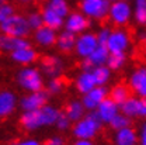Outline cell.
<instances>
[{
    "mask_svg": "<svg viewBox=\"0 0 146 145\" xmlns=\"http://www.w3.org/2000/svg\"><path fill=\"white\" fill-rule=\"evenodd\" d=\"M59 110L52 107V106H44L38 110L33 111H24V114L20 118L21 126L27 131H34L45 126H51L55 124L58 117H59Z\"/></svg>",
    "mask_w": 146,
    "mask_h": 145,
    "instance_id": "1",
    "label": "cell"
},
{
    "mask_svg": "<svg viewBox=\"0 0 146 145\" xmlns=\"http://www.w3.org/2000/svg\"><path fill=\"white\" fill-rule=\"evenodd\" d=\"M100 127H101V120L98 117V113L93 111L76 123L73 128V135L77 140H91L100 131Z\"/></svg>",
    "mask_w": 146,
    "mask_h": 145,
    "instance_id": "2",
    "label": "cell"
},
{
    "mask_svg": "<svg viewBox=\"0 0 146 145\" xmlns=\"http://www.w3.org/2000/svg\"><path fill=\"white\" fill-rule=\"evenodd\" d=\"M17 83L21 89L27 92H38L42 90L44 82L42 76L38 69L33 66H24L17 73Z\"/></svg>",
    "mask_w": 146,
    "mask_h": 145,
    "instance_id": "3",
    "label": "cell"
},
{
    "mask_svg": "<svg viewBox=\"0 0 146 145\" xmlns=\"http://www.w3.org/2000/svg\"><path fill=\"white\" fill-rule=\"evenodd\" d=\"M0 31L4 35H11V37H25L30 34L31 27L27 21V18L20 16V14H14L9 20H6L4 23L0 24Z\"/></svg>",
    "mask_w": 146,
    "mask_h": 145,
    "instance_id": "4",
    "label": "cell"
},
{
    "mask_svg": "<svg viewBox=\"0 0 146 145\" xmlns=\"http://www.w3.org/2000/svg\"><path fill=\"white\" fill-rule=\"evenodd\" d=\"M132 14H133V10L127 0H117V1L111 3V6H110L108 18L117 27L127 25L132 17Z\"/></svg>",
    "mask_w": 146,
    "mask_h": 145,
    "instance_id": "5",
    "label": "cell"
},
{
    "mask_svg": "<svg viewBox=\"0 0 146 145\" xmlns=\"http://www.w3.org/2000/svg\"><path fill=\"white\" fill-rule=\"evenodd\" d=\"M108 0H82L80 1V10L86 17L96 18V20H104L108 17L110 11Z\"/></svg>",
    "mask_w": 146,
    "mask_h": 145,
    "instance_id": "6",
    "label": "cell"
},
{
    "mask_svg": "<svg viewBox=\"0 0 146 145\" xmlns=\"http://www.w3.org/2000/svg\"><path fill=\"white\" fill-rule=\"evenodd\" d=\"M98 47V41H97V35L91 34V33H84L76 39V54L80 58H89L94 49Z\"/></svg>",
    "mask_w": 146,
    "mask_h": 145,
    "instance_id": "7",
    "label": "cell"
},
{
    "mask_svg": "<svg viewBox=\"0 0 146 145\" xmlns=\"http://www.w3.org/2000/svg\"><path fill=\"white\" fill-rule=\"evenodd\" d=\"M48 92L38 90V92H31L30 94H25L21 100H20V106L24 111H33V110H38L44 107L48 102Z\"/></svg>",
    "mask_w": 146,
    "mask_h": 145,
    "instance_id": "8",
    "label": "cell"
},
{
    "mask_svg": "<svg viewBox=\"0 0 146 145\" xmlns=\"http://www.w3.org/2000/svg\"><path fill=\"white\" fill-rule=\"evenodd\" d=\"M131 42V37L125 30L122 28H117L114 31H111V35L107 42V48L110 52H125Z\"/></svg>",
    "mask_w": 146,
    "mask_h": 145,
    "instance_id": "9",
    "label": "cell"
},
{
    "mask_svg": "<svg viewBox=\"0 0 146 145\" xmlns=\"http://www.w3.org/2000/svg\"><path fill=\"white\" fill-rule=\"evenodd\" d=\"M89 25H90V21L83 13H70L65 20L66 31H70L73 34L83 33L84 30L89 28Z\"/></svg>",
    "mask_w": 146,
    "mask_h": 145,
    "instance_id": "10",
    "label": "cell"
},
{
    "mask_svg": "<svg viewBox=\"0 0 146 145\" xmlns=\"http://www.w3.org/2000/svg\"><path fill=\"white\" fill-rule=\"evenodd\" d=\"M129 88L139 97L146 99V68H138L131 75Z\"/></svg>",
    "mask_w": 146,
    "mask_h": 145,
    "instance_id": "11",
    "label": "cell"
},
{
    "mask_svg": "<svg viewBox=\"0 0 146 145\" xmlns=\"http://www.w3.org/2000/svg\"><path fill=\"white\" fill-rule=\"evenodd\" d=\"M107 89L104 86H96L93 90H90L89 93L84 94L82 103L83 106L86 107L87 110H94L98 107V104L107 99Z\"/></svg>",
    "mask_w": 146,
    "mask_h": 145,
    "instance_id": "12",
    "label": "cell"
},
{
    "mask_svg": "<svg viewBox=\"0 0 146 145\" xmlns=\"http://www.w3.org/2000/svg\"><path fill=\"white\" fill-rule=\"evenodd\" d=\"M25 47H31L30 42L25 38L21 37H11V35H0V51L4 52H14L20 48H25Z\"/></svg>",
    "mask_w": 146,
    "mask_h": 145,
    "instance_id": "13",
    "label": "cell"
},
{
    "mask_svg": "<svg viewBox=\"0 0 146 145\" xmlns=\"http://www.w3.org/2000/svg\"><path fill=\"white\" fill-rule=\"evenodd\" d=\"M63 62L58 56H45L41 62V69L44 73L49 78H58L60 73L63 72Z\"/></svg>",
    "mask_w": 146,
    "mask_h": 145,
    "instance_id": "14",
    "label": "cell"
},
{
    "mask_svg": "<svg viewBox=\"0 0 146 145\" xmlns=\"http://www.w3.org/2000/svg\"><path fill=\"white\" fill-rule=\"evenodd\" d=\"M17 106V97L11 90H0V118L10 116Z\"/></svg>",
    "mask_w": 146,
    "mask_h": 145,
    "instance_id": "15",
    "label": "cell"
},
{
    "mask_svg": "<svg viewBox=\"0 0 146 145\" xmlns=\"http://www.w3.org/2000/svg\"><path fill=\"white\" fill-rule=\"evenodd\" d=\"M97 113H98V117L101 120V123H110L117 114H118V104L111 99L107 97L106 100H103L98 107H97Z\"/></svg>",
    "mask_w": 146,
    "mask_h": 145,
    "instance_id": "16",
    "label": "cell"
},
{
    "mask_svg": "<svg viewBox=\"0 0 146 145\" xmlns=\"http://www.w3.org/2000/svg\"><path fill=\"white\" fill-rule=\"evenodd\" d=\"M11 59L14 62H17L20 65H25L28 66L30 63L35 62L36 58H38V54L36 51L33 48V47H25V48H20L17 51L11 52Z\"/></svg>",
    "mask_w": 146,
    "mask_h": 145,
    "instance_id": "17",
    "label": "cell"
},
{
    "mask_svg": "<svg viewBox=\"0 0 146 145\" xmlns=\"http://www.w3.org/2000/svg\"><path fill=\"white\" fill-rule=\"evenodd\" d=\"M36 44L42 45V47H51L54 45L58 39V35L55 33L54 28L51 27H46V25H42L41 28L35 30V34H34Z\"/></svg>",
    "mask_w": 146,
    "mask_h": 145,
    "instance_id": "18",
    "label": "cell"
},
{
    "mask_svg": "<svg viewBox=\"0 0 146 145\" xmlns=\"http://www.w3.org/2000/svg\"><path fill=\"white\" fill-rule=\"evenodd\" d=\"M41 14H42V20H44V25H46V27L58 30L62 25H65V18L62 16H59L56 11H54L49 6H45L42 9Z\"/></svg>",
    "mask_w": 146,
    "mask_h": 145,
    "instance_id": "19",
    "label": "cell"
},
{
    "mask_svg": "<svg viewBox=\"0 0 146 145\" xmlns=\"http://www.w3.org/2000/svg\"><path fill=\"white\" fill-rule=\"evenodd\" d=\"M115 145H136L138 144V134L133 128L127 127L118 130L114 137Z\"/></svg>",
    "mask_w": 146,
    "mask_h": 145,
    "instance_id": "20",
    "label": "cell"
},
{
    "mask_svg": "<svg viewBox=\"0 0 146 145\" xmlns=\"http://www.w3.org/2000/svg\"><path fill=\"white\" fill-rule=\"evenodd\" d=\"M96 86H97V83H96L93 72H82L77 76V79H76V88H77V90L80 93H83V94H86L90 90H93Z\"/></svg>",
    "mask_w": 146,
    "mask_h": 145,
    "instance_id": "21",
    "label": "cell"
},
{
    "mask_svg": "<svg viewBox=\"0 0 146 145\" xmlns=\"http://www.w3.org/2000/svg\"><path fill=\"white\" fill-rule=\"evenodd\" d=\"M56 45H58L59 51H62V52H70V51H73V48L76 47V34L65 30L62 34L58 35Z\"/></svg>",
    "mask_w": 146,
    "mask_h": 145,
    "instance_id": "22",
    "label": "cell"
},
{
    "mask_svg": "<svg viewBox=\"0 0 146 145\" xmlns=\"http://www.w3.org/2000/svg\"><path fill=\"white\" fill-rule=\"evenodd\" d=\"M131 88L127 86V85H124V83H119V85H117V86H114L112 88V90L110 92V96H111V99L118 104V106H121L122 103H125L128 99L131 97Z\"/></svg>",
    "mask_w": 146,
    "mask_h": 145,
    "instance_id": "23",
    "label": "cell"
},
{
    "mask_svg": "<svg viewBox=\"0 0 146 145\" xmlns=\"http://www.w3.org/2000/svg\"><path fill=\"white\" fill-rule=\"evenodd\" d=\"M110 54H111V52H110V49L107 48V45H98V47L94 49V52L89 56V61L94 65V68L103 66L104 63H107V61H108V58H110Z\"/></svg>",
    "mask_w": 146,
    "mask_h": 145,
    "instance_id": "24",
    "label": "cell"
},
{
    "mask_svg": "<svg viewBox=\"0 0 146 145\" xmlns=\"http://www.w3.org/2000/svg\"><path fill=\"white\" fill-rule=\"evenodd\" d=\"M84 106L82 102H77V100H73L70 102L68 106H66V116L70 118V121H79L83 118L84 116Z\"/></svg>",
    "mask_w": 146,
    "mask_h": 145,
    "instance_id": "25",
    "label": "cell"
},
{
    "mask_svg": "<svg viewBox=\"0 0 146 145\" xmlns=\"http://www.w3.org/2000/svg\"><path fill=\"white\" fill-rule=\"evenodd\" d=\"M133 17L138 24L146 25V0H133Z\"/></svg>",
    "mask_w": 146,
    "mask_h": 145,
    "instance_id": "26",
    "label": "cell"
},
{
    "mask_svg": "<svg viewBox=\"0 0 146 145\" xmlns=\"http://www.w3.org/2000/svg\"><path fill=\"white\" fill-rule=\"evenodd\" d=\"M138 107H139V99L129 97L125 103L121 104L122 113L128 117H138Z\"/></svg>",
    "mask_w": 146,
    "mask_h": 145,
    "instance_id": "27",
    "label": "cell"
},
{
    "mask_svg": "<svg viewBox=\"0 0 146 145\" xmlns=\"http://www.w3.org/2000/svg\"><path fill=\"white\" fill-rule=\"evenodd\" d=\"M93 75H94V79H96L97 86H104V85L108 82L110 76H111V71H110L108 66H104V65H103V66L94 68Z\"/></svg>",
    "mask_w": 146,
    "mask_h": 145,
    "instance_id": "28",
    "label": "cell"
},
{
    "mask_svg": "<svg viewBox=\"0 0 146 145\" xmlns=\"http://www.w3.org/2000/svg\"><path fill=\"white\" fill-rule=\"evenodd\" d=\"M46 6H49L54 11H56L59 16H62L63 18L69 16V4H68V0H48Z\"/></svg>",
    "mask_w": 146,
    "mask_h": 145,
    "instance_id": "29",
    "label": "cell"
},
{
    "mask_svg": "<svg viewBox=\"0 0 146 145\" xmlns=\"http://www.w3.org/2000/svg\"><path fill=\"white\" fill-rule=\"evenodd\" d=\"M125 59L127 58L124 52H111L108 61H107V65L110 69H119L125 63Z\"/></svg>",
    "mask_w": 146,
    "mask_h": 145,
    "instance_id": "30",
    "label": "cell"
},
{
    "mask_svg": "<svg viewBox=\"0 0 146 145\" xmlns=\"http://www.w3.org/2000/svg\"><path fill=\"white\" fill-rule=\"evenodd\" d=\"M110 126L114 128V130H122V128H127V127H131V120H129V117L125 116L124 113L122 114H117L111 121H110Z\"/></svg>",
    "mask_w": 146,
    "mask_h": 145,
    "instance_id": "31",
    "label": "cell"
},
{
    "mask_svg": "<svg viewBox=\"0 0 146 145\" xmlns=\"http://www.w3.org/2000/svg\"><path fill=\"white\" fill-rule=\"evenodd\" d=\"M65 88V80L62 78H51V80L48 82V86H46V92L49 94H58L63 90Z\"/></svg>",
    "mask_w": 146,
    "mask_h": 145,
    "instance_id": "32",
    "label": "cell"
},
{
    "mask_svg": "<svg viewBox=\"0 0 146 145\" xmlns=\"http://www.w3.org/2000/svg\"><path fill=\"white\" fill-rule=\"evenodd\" d=\"M27 21H28V24H30L31 30H38V28H41V27L44 25L42 14H41V13H38V11H33V13H30V14H28V17H27Z\"/></svg>",
    "mask_w": 146,
    "mask_h": 145,
    "instance_id": "33",
    "label": "cell"
},
{
    "mask_svg": "<svg viewBox=\"0 0 146 145\" xmlns=\"http://www.w3.org/2000/svg\"><path fill=\"white\" fill-rule=\"evenodd\" d=\"M16 13H14V7L11 6V4H9V3H3L1 6H0V24L1 23H4L6 20H9V18L11 17V16H14Z\"/></svg>",
    "mask_w": 146,
    "mask_h": 145,
    "instance_id": "34",
    "label": "cell"
},
{
    "mask_svg": "<svg viewBox=\"0 0 146 145\" xmlns=\"http://www.w3.org/2000/svg\"><path fill=\"white\" fill-rule=\"evenodd\" d=\"M70 118L66 116V113H60L59 114V117H58V120H56V126L59 130H62V131H65V130H68V128L70 127Z\"/></svg>",
    "mask_w": 146,
    "mask_h": 145,
    "instance_id": "35",
    "label": "cell"
},
{
    "mask_svg": "<svg viewBox=\"0 0 146 145\" xmlns=\"http://www.w3.org/2000/svg\"><path fill=\"white\" fill-rule=\"evenodd\" d=\"M110 35H111V30H110L108 27L101 28V30L98 31V34H97V41H98V45H107Z\"/></svg>",
    "mask_w": 146,
    "mask_h": 145,
    "instance_id": "36",
    "label": "cell"
},
{
    "mask_svg": "<svg viewBox=\"0 0 146 145\" xmlns=\"http://www.w3.org/2000/svg\"><path fill=\"white\" fill-rule=\"evenodd\" d=\"M82 71L83 72H93L94 71V65L91 63L90 61H89V58H84L83 61H82Z\"/></svg>",
    "mask_w": 146,
    "mask_h": 145,
    "instance_id": "37",
    "label": "cell"
},
{
    "mask_svg": "<svg viewBox=\"0 0 146 145\" xmlns=\"http://www.w3.org/2000/svg\"><path fill=\"white\" fill-rule=\"evenodd\" d=\"M138 117H146V99H139V107H138Z\"/></svg>",
    "mask_w": 146,
    "mask_h": 145,
    "instance_id": "38",
    "label": "cell"
},
{
    "mask_svg": "<svg viewBox=\"0 0 146 145\" xmlns=\"http://www.w3.org/2000/svg\"><path fill=\"white\" fill-rule=\"evenodd\" d=\"M44 145H66V142H65V140L62 137H52Z\"/></svg>",
    "mask_w": 146,
    "mask_h": 145,
    "instance_id": "39",
    "label": "cell"
},
{
    "mask_svg": "<svg viewBox=\"0 0 146 145\" xmlns=\"http://www.w3.org/2000/svg\"><path fill=\"white\" fill-rule=\"evenodd\" d=\"M14 145H41V144L36 140H24V141H20V142H17Z\"/></svg>",
    "mask_w": 146,
    "mask_h": 145,
    "instance_id": "40",
    "label": "cell"
},
{
    "mask_svg": "<svg viewBox=\"0 0 146 145\" xmlns=\"http://www.w3.org/2000/svg\"><path fill=\"white\" fill-rule=\"evenodd\" d=\"M73 145H94L90 140H77Z\"/></svg>",
    "mask_w": 146,
    "mask_h": 145,
    "instance_id": "41",
    "label": "cell"
},
{
    "mask_svg": "<svg viewBox=\"0 0 146 145\" xmlns=\"http://www.w3.org/2000/svg\"><path fill=\"white\" fill-rule=\"evenodd\" d=\"M141 142L142 145H146V124L142 128V138H141Z\"/></svg>",
    "mask_w": 146,
    "mask_h": 145,
    "instance_id": "42",
    "label": "cell"
},
{
    "mask_svg": "<svg viewBox=\"0 0 146 145\" xmlns=\"http://www.w3.org/2000/svg\"><path fill=\"white\" fill-rule=\"evenodd\" d=\"M142 51H143V55H145V58H146V39L142 41Z\"/></svg>",
    "mask_w": 146,
    "mask_h": 145,
    "instance_id": "43",
    "label": "cell"
},
{
    "mask_svg": "<svg viewBox=\"0 0 146 145\" xmlns=\"http://www.w3.org/2000/svg\"><path fill=\"white\" fill-rule=\"evenodd\" d=\"M3 3H6V0H0V6H1Z\"/></svg>",
    "mask_w": 146,
    "mask_h": 145,
    "instance_id": "44",
    "label": "cell"
},
{
    "mask_svg": "<svg viewBox=\"0 0 146 145\" xmlns=\"http://www.w3.org/2000/svg\"><path fill=\"white\" fill-rule=\"evenodd\" d=\"M110 3H114V1H117V0H108Z\"/></svg>",
    "mask_w": 146,
    "mask_h": 145,
    "instance_id": "45",
    "label": "cell"
},
{
    "mask_svg": "<svg viewBox=\"0 0 146 145\" xmlns=\"http://www.w3.org/2000/svg\"><path fill=\"white\" fill-rule=\"evenodd\" d=\"M18 1H30V0H18Z\"/></svg>",
    "mask_w": 146,
    "mask_h": 145,
    "instance_id": "46",
    "label": "cell"
},
{
    "mask_svg": "<svg viewBox=\"0 0 146 145\" xmlns=\"http://www.w3.org/2000/svg\"><path fill=\"white\" fill-rule=\"evenodd\" d=\"M0 35H1V31H0Z\"/></svg>",
    "mask_w": 146,
    "mask_h": 145,
    "instance_id": "47",
    "label": "cell"
}]
</instances>
